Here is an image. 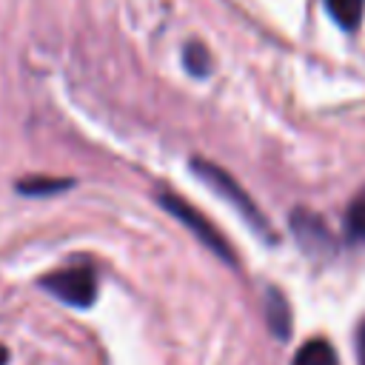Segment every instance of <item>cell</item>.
Returning a JSON list of instances; mask_svg holds the SVG:
<instances>
[{
  "label": "cell",
  "mask_w": 365,
  "mask_h": 365,
  "mask_svg": "<svg viewBox=\"0 0 365 365\" xmlns=\"http://www.w3.org/2000/svg\"><path fill=\"white\" fill-rule=\"evenodd\" d=\"M356 356H359V365H365V319L356 328Z\"/></svg>",
  "instance_id": "11"
},
{
  "label": "cell",
  "mask_w": 365,
  "mask_h": 365,
  "mask_svg": "<svg viewBox=\"0 0 365 365\" xmlns=\"http://www.w3.org/2000/svg\"><path fill=\"white\" fill-rule=\"evenodd\" d=\"M262 314H265L268 328H271L274 336H279V339H288V336H291V308H288L285 297H282L277 288H268V291H265Z\"/></svg>",
  "instance_id": "5"
},
{
  "label": "cell",
  "mask_w": 365,
  "mask_h": 365,
  "mask_svg": "<svg viewBox=\"0 0 365 365\" xmlns=\"http://www.w3.org/2000/svg\"><path fill=\"white\" fill-rule=\"evenodd\" d=\"M191 171H197L214 191H220L228 202H234V208L237 211H242V217L254 225V231H259V234H265V237H271V225H268V220L254 208V202H251V197L240 188V182H234L222 168H217V165H211V163H202V160H191Z\"/></svg>",
  "instance_id": "2"
},
{
  "label": "cell",
  "mask_w": 365,
  "mask_h": 365,
  "mask_svg": "<svg viewBox=\"0 0 365 365\" xmlns=\"http://www.w3.org/2000/svg\"><path fill=\"white\" fill-rule=\"evenodd\" d=\"M160 202H163V208L168 211V214H174L177 220H182L188 228H191V234H197L200 237V242L202 245H208L217 257H222L228 265H234V254H231V245L217 234V228L200 214V211H194V205H188L185 200H180L177 194H160Z\"/></svg>",
  "instance_id": "3"
},
{
  "label": "cell",
  "mask_w": 365,
  "mask_h": 365,
  "mask_svg": "<svg viewBox=\"0 0 365 365\" xmlns=\"http://www.w3.org/2000/svg\"><path fill=\"white\" fill-rule=\"evenodd\" d=\"M291 228L299 240V245L305 251H317V248H331V237H328V228L322 225L319 217L308 214V211H294L291 217Z\"/></svg>",
  "instance_id": "4"
},
{
  "label": "cell",
  "mask_w": 365,
  "mask_h": 365,
  "mask_svg": "<svg viewBox=\"0 0 365 365\" xmlns=\"http://www.w3.org/2000/svg\"><path fill=\"white\" fill-rule=\"evenodd\" d=\"M6 362H9V351L0 345V365H6Z\"/></svg>",
  "instance_id": "12"
},
{
  "label": "cell",
  "mask_w": 365,
  "mask_h": 365,
  "mask_svg": "<svg viewBox=\"0 0 365 365\" xmlns=\"http://www.w3.org/2000/svg\"><path fill=\"white\" fill-rule=\"evenodd\" d=\"M328 14L342 26V29H356L365 11V0H325Z\"/></svg>",
  "instance_id": "7"
},
{
  "label": "cell",
  "mask_w": 365,
  "mask_h": 365,
  "mask_svg": "<svg viewBox=\"0 0 365 365\" xmlns=\"http://www.w3.org/2000/svg\"><path fill=\"white\" fill-rule=\"evenodd\" d=\"M40 285L48 294H54L60 302H68L77 308H88L97 297V277L88 265H71V268L51 271L40 279Z\"/></svg>",
  "instance_id": "1"
},
{
  "label": "cell",
  "mask_w": 365,
  "mask_h": 365,
  "mask_svg": "<svg viewBox=\"0 0 365 365\" xmlns=\"http://www.w3.org/2000/svg\"><path fill=\"white\" fill-rule=\"evenodd\" d=\"M182 63H185V68H188L194 77H205V74L211 71V57H208V51H205L200 43H188V46H185Z\"/></svg>",
  "instance_id": "8"
},
{
  "label": "cell",
  "mask_w": 365,
  "mask_h": 365,
  "mask_svg": "<svg viewBox=\"0 0 365 365\" xmlns=\"http://www.w3.org/2000/svg\"><path fill=\"white\" fill-rule=\"evenodd\" d=\"M345 228L354 242H365V197L351 202V208L345 214Z\"/></svg>",
  "instance_id": "9"
},
{
  "label": "cell",
  "mask_w": 365,
  "mask_h": 365,
  "mask_svg": "<svg viewBox=\"0 0 365 365\" xmlns=\"http://www.w3.org/2000/svg\"><path fill=\"white\" fill-rule=\"evenodd\" d=\"M294 365H339V362H336V351L331 348V342H325V339H311V342H305V345L297 351Z\"/></svg>",
  "instance_id": "6"
},
{
  "label": "cell",
  "mask_w": 365,
  "mask_h": 365,
  "mask_svg": "<svg viewBox=\"0 0 365 365\" xmlns=\"http://www.w3.org/2000/svg\"><path fill=\"white\" fill-rule=\"evenodd\" d=\"M71 182L68 180H43V177H34V180H23L20 182V191L23 194H51V191H60V188H68Z\"/></svg>",
  "instance_id": "10"
}]
</instances>
